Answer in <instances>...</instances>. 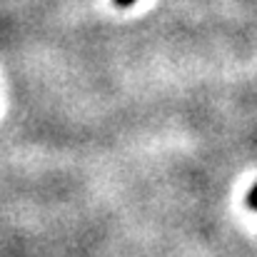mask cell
I'll list each match as a JSON object with an SVG mask.
<instances>
[{"label":"cell","instance_id":"1","mask_svg":"<svg viewBox=\"0 0 257 257\" xmlns=\"http://www.w3.org/2000/svg\"><path fill=\"white\" fill-rule=\"evenodd\" d=\"M247 205H250L252 210H257V182H255V187L247 192Z\"/></svg>","mask_w":257,"mask_h":257},{"label":"cell","instance_id":"2","mask_svg":"<svg viewBox=\"0 0 257 257\" xmlns=\"http://www.w3.org/2000/svg\"><path fill=\"white\" fill-rule=\"evenodd\" d=\"M115 3H117V5H120V8H127V5H133V3H135V0H115Z\"/></svg>","mask_w":257,"mask_h":257}]
</instances>
